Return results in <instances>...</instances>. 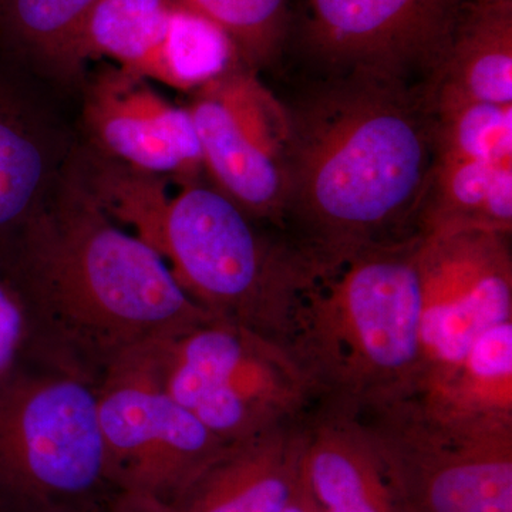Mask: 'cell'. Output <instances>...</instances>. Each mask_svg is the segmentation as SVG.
I'll return each instance as SVG.
<instances>
[{
  "label": "cell",
  "instance_id": "7",
  "mask_svg": "<svg viewBox=\"0 0 512 512\" xmlns=\"http://www.w3.org/2000/svg\"><path fill=\"white\" fill-rule=\"evenodd\" d=\"M356 416L407 512H512V431L457 429L413 399Z\"/></svg>",
  "mask_w": 512,
  "mask_h": 512
},
{
  "label": "cell",
  "instance_id": "26",
  "mask_svg": "<svg viewBox=\"0 0 512 512\" xmlns=\"http://www.w3.org/2000/svg\"><path fill=\"white\" fill-rule=\"evenodd\" d=\"M282 512H323L318 501L313 497L308 481H306L305 461H303V478L301 484H299L298 490L293 494L292 500L289 501Z\"/></svg>",
  "mask_w": 512,
  "mask_h": 512
},
{
  "label": "cell",
  "instance_id": "17",
  "mask_svg": "<svg viewBox=\"0 0 512 512\" xmlns=\"http://www.w3.org/2000/svg\"><path fill=\"white\" fill-rule=\"evenodd\" d=\"M427 87L512 106V0L463 5Z\"/></svg>",
  "mask_w": 512,
  "mask_h": 512
},
{
  "label": "cell",
  "instance_id": "24",
  "mask_svg": "<svg viewBox=\"0 0 512 512\" xmlns=\"http://www.w3.org/2000/svg\"><path fill=\"white\" fill-rule=\"evenodd\" d=\"M33 363L40 359L28 305L0 266V382Z\"/></svg>",
  "mask_w": 512,
  "mask_h": 512
},
{
  "label": "cell",
  "instance_id": "13",
  "mask_svg": "<svg viewBox=\"0 0 512 512\" xmlns=\"http://www.w3.org/2000/svg\"><path fill=\"white\" fill-rule=\"evenodd\" d=\"M33 76L0 52V256L45 207L76 148Z\"/></svg>",
  "mask_w": 512,
  "mask_h": 512
},
{
  "label": "cell",
  "instance_id": "9",
  "mask_svg": "<svg viewBox=\"0 0 512 512\" xmlns=\"http://www.w3.org/2000/svg\"><path fill=\"white\" fill-rule=\"evenodd\" d=\"M107 474L119 493L171 501L228 443L156 382L134 356L97 386Z\"/></svg>",
  "mask_w": 512,
  "mask_h": 512
},
{
  "label": "cell",
  "instance_id": "8",
  "mask_svg": "<svg viewBox=\"0 0 512 512\" xmlns=\"http://www.w3.org/2000/svg\"><path fill=\"white\" fill-rule=\"evenodd\" d=\"M464 0H302L289 50L320 76L367 73L427 86Z\"/></svg>",
  "mask_w": 512,
  "mask_h": 512
},
{
  "label": "cell",
  "instance_id": "19",
  "mask_svg": "<svg viewBox=\"0 0 512 512\" xmlns=\"http://www.w3.org/2000/svg\"><path fill=\"white\" fill-rule=\"evenodd\" d=\"M96 0H0V52L35 76L83 77L79 45Z\"/></svg>",
  "mask_w": 512,
  "mask_h": 512
},
{
  "label": "cell",
  "instance_id": "22",
  "mask_svg": "<svg viewBox=\"0 0 512 512\" xmlns=\"http://www.w3.org/2000/svg\"><path fill=\"white\" fill-rule=\"evenodd\" d=\"M239 66L244 64L221 29L175 3L170 28L148 80L192 93Z\"/></svg>",
  "mask_w": 512,
  "mask_h": 512
},
{
  "label": "cell",
  "instance_id": "5",
  "mask_svg": "<svg viewBox=\"0 0 512 512\" xmlns=\"http://www.w3.org/2000/svg\"><path fill=\"white\" fill-rule=\"evenodd\" d=\"M117 493L93 380L33 363L0 382V512H100Z\"/></svg>",
  "mask_w": 512,
  "mask_h": 512
},
{
  "label": "cell",
  "instance_id": "14",
  "mask_svg": "<svg viewBox=\"0 0 512 512\" xmlns=\"http://www.w3.org/2000/svg\"><path fill=\"white\" fill-rule=\"evenodd\" d=\"M302 421L227 444L171 504L180 512L284 511L303 478Z\"/></svg>",
  "mask_w": 512,
  "mask_h": 512
},
{
  "label": "cell",
  "instance_id": "2",
  "mask_svg": "<svg viewBox=\"0 0 512 512\" xmlns=\"http://www.w3.org/2000/svg\"><path fill=\"white\" fill-rule=\"evenodd\" d=\"M72 160L0 266L28 305L40 362L99 386L127 357L212 318L150 245L97 204Z\"/></svg>",
  "mask_w": 512,
  "mask_h": 512
},
{
  "label": "cell",
  "instance_id": "4",
  "mask_svg": "<svg viewBox=\"0 0 512 512\" xmlns=\"http://www.w3.org/2000/svg\"><path fill=\"white\" fill-rule=\"evenodd\" d=\"M420 239L311 264L286 350L313 404L362 414L416 394Z\"/></svg>",
  "mask_w": 512,
  "mask_h": 512
},
{
  "label": "cell",
  "instance_id": "21",
  "mask_svg": "<svg viewBox=\"0 0 512 512\" xmlns=\"http://www.w3.org/2000/svg\"><path fill=\"white\" fill-rule=\"evenodd\" d=\"M181 8L207 19L231 40L247 69L274 67L291 40L292 0H174Z\"/></svg>",
  "mask_w": 512,
  "mask_h": 512
},
{
  "label": "cell",
  "instance_id": "15",
  "mask_svg": "<svg viewBox=\"0 0 512 512\" xmlns=\"http://www.w3.org/2000/svg\"><path fill=\"white\" fill-rule=\"evenodd\" d=\"M302 423L306 481L323 512H407L356 414L313 404Z\"/></svg>",
  "mask_w": 512,
  "mask_h": 512
},
{
  "label": "cell",
  "instance_id": "20",
  "mask_svg": "<svg viewBox=\"0 0 512 512\" xmlns=\"http://www.w3.org/2000/svg\"><path fill=\"white\" fill-rule=\"evenodd\" d=\"M174 8V0H96L80 39V66L104 57L148 80Z\"/></svg>",
  "mask_w": 512,
  "mask_h": 512
},
{
  "label": "cell",
  "instance_id": "18",
  "mask_svg": "<svg viewBox=\"0 0 512 512\" xmlns=\"http://www.w3.org/2000/svg\"><path fill=\"white\" fill-rule=\"evenodd\" d=\"M467 229L512 235V160L436 157L421 237Z\"/></svg>",
  "mask_w": 512,
  "mask_h": 512
},
{
  "label": "cell",
  "instance_id": "10",
  "mask_svg": "<svg viewBox=\"0 0 512 512\" xmlns=\"http://www.w3.org/2000/svg\"><path fill=\"white\" fill-rule=\"evenodd\" d=\"M417 262L419 392L450 372L483 333L512 320L511 234L467 229L426 235Z\"/></svg>",
  "mask_w": 512,
  "mask_h": 512
},
{
  "label": "cell",
  "instance_id": "3",
  "mask_svg": "<svg viewBox=\"0 0 512 512\" xmlns=\"http://www.w3.org/2000/svg\"><path fill=\"white\" fill-rule=\"evenodd\" d=\"M74 168L97 204L164 259L202 311L286 348L312 266L284 232L254 220L211 183L184 181L173 191L165 178L86 147Z\"/></svg>",
  "mask_w": 512,
  "mask_h": 512
},
{
  "label": "cell",
  "instance_id": "25",
  "mask_svg": "<svg viewBox=\"0 0 512 512\" xmlns=\"http://www.w3.org/2000/svg\"><path fill=\"white\" fill-rule=\"evenodd\" d=\"M100 512H180L173 504L150 494L117 493Z\"/></svg>",
  "mask_w": 512,
  "mask_h": 512
},
{
  "label": "cell",
  "instance_id": "27",
  "mask_svg": "<svg viewBox=\"0 0 512 512\" xmlns=\"http://www.w3.org/2000/svg\"><path fill=\"white\" fill-rule=\"evenodd\" d=\"M466 3H493L498 2V0H464Z\"/></svg>",
  "mask_w": 512,
  "mask_h": 512
},
{
  "label": "cell",
  "instance_id": "12",
  "mask_svg": "<svg viewBox=\"0 0 512 512\" xmlns=\"http://www.w3.org/2000/svg\"><path fill=\"white\" fill-rule=\"evenodd\" d=\"M82 130L84 147L128 170L177 183L204 174L187 107L116 64L100 67L84 83Z\"/></svg>",
  "mask_w": 512,
  "mask_h": 512
},
{
  "label": "cell",
  "instance_id": "16",
  "mask_svg": "<svg viewBox=\"0 0 512 512\" xmlns=\"http://www.w3.org/2000/svg\"><path fill=\"white\" fill-rule=\"evenodd\" d=\"M412 399L457 429L512 431V320L483 333L450 372Z\"/></svg>",
  "mask_w": 512,
  "mask_h": 512
},
{
  "label": "cell",
  "instance_id": "23",
  "mask_svg": "<svg viewBox=\"0 0 512 512\" xmlns=\"http://www.w3.org/2000/svg\"><path fill=\"white\" fill-rule=\"evenodd\" d=\"M429 90L436 124V157L512 160V106Z\"/></svg>",
  "mask_w": 512,
  "mask_h": 512
},
{
  "label": "cell",
  "instance_id": "6",
  "mask_svg": "<svg viewBox=\"0 0 512 512\" xmlns=\"http://www.w3.org/2000/svg\"><path fill=\"white\" fill-rule=\"evenodd\" d=\"M133 356L228 444L301 420L313 404L311 389L284 346L222 320Z\"/></svg>",
  "mask_w": 512,
  "mask_h": 512
},
{
  "label": "cell",
  "instance_id": "11",
  "mask_svg": "<svg viewBox=\"0 0 512 512\" xmlns=\"http://www.w3.org/2000/svg\"><path fill=\"white\" fill-rule=\"evenodd\" d=\"M204 173L254 220L279 231L286 202L284 103L239 66L190 93Z\"/></svg>",
  "mask_w": 512,
  "mask_h": 512
},
{
  "label": "cell",
  "instance_id": "1",
  "mask_svg": "<svg viewBox=\"0 0 512 512\" xmlns=\"http://www.w3.org/2000/svg\"><path fill=\"white\" fill-rule=\"evenodd\" d=\"M286 113V238L313 264L421 237L436 163L427 86L319 77Z\"/></svg>",
  "mask_w": 512,
  "mask_h": 512
}]
</instances>
